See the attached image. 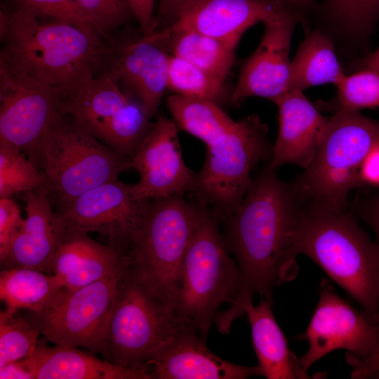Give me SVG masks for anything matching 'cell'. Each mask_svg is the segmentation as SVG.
I'll return each instance as SVG.
<instances>
[{"label":"cell","mask_w":379,"mask_h":379,"mask_svg":"<svg viewBox=\"0 0 379 379\" xmlns=\"http://www.w3.org/2000/svg\"><path fill=\"white\" fill-rule=\"evenodd\" d=\"M290 13H293L279 0H195L173 25L157 31L190 30L217 38H241L255 24Z\"/></svg>","instance_id":"cell-18"},{"label":"cell","mask_w":379,"mask_h":379,"mask_svg":"<svg viewBox=\"0 0 379 379\" xmlns=\"http://www.w3.org/2000/svg\"><path fill=\"white\" fill-rule=\"evenodd\" d=\"M350 366L352 368V378H379V343L369 357L354 361Z\"/></svg>","instance_id":"cell-41"},{"label":"cell","mask_w":379,"mask_h":379,"mask_svg":"<svg viewBox=\"0 0 379 379\" xmlns=\"http://www.w3.org/2000/svg\"><path fill=\"white\" fill-rule=\"evenodd\" d=\"M359 65L361 69H369L379 74V48L366 56Z\"/></svg>","instance_id":"cell-45"},{"label":"cell","mask_w":379,"mask_h":379,"mask_svg":"<svg viewBox=\"0 0 379 379\" xmlns=\"http://www.w3.org/2000/svg\"><path fill=\"white\" fill-rule=\"evenodd\" d=\"M207 208L183 195L152 199L130 248L144 282L171 307L184 255Z\"/></svg>","instance_id":"cell-9"},{"label":"cell","mask_w":379,"mask_h":379,"mask_svg":"<svg viewBox=\"0 0 379 379\" xmlns=\"http://www.w3.org/2000/svg\"><path fill=\"white\" fill-rule=\"evenodd\" d=\"M32 161L43 172L50 197L60 211L86 192L118 180L131 167L125 159L60 113Z\"/></svg>","instance_id":"cell-7"},{"label":"cell","mask_w":379,"mask_h":379,"mask_svg":"<svg viewBox=\"0 0 379 379\" xmlns=\"http://www.w3.org/2000/svg\"><path fill=\"white\" fill-rule=\"evenodd\" d=\"M18 312L0 313V367L30 356L39 342V328Z\"/></svg>","instance_id":"cell-33"},{"label":"cell","mask_w":379,"mask_h":379,"mask_svg":"<svg viewBox=\"0 0 379 379\" xmlns=\"http://www.w3.org/2000/svg\"><path fill=\"white\" fill-rule=\"evenodd\" d=\"M46 187L43 172L21 150L0 144V198Z\"/></svg>","instance_id":"cell-32"},{"label":"cell","mask_w":379,"mask_h":379,"mask_svg":"<svg viewBox=\"0 0 379 379\" xmlns=\"http://www.w3.org/2000/svg\"><path fill=\"white\" fill-rule=\"evenodd\" d=\"M347 74L331 36L320 29L308 33L291 60L290 90L322 84L337 86Z\"/></svg>","instance_id":"cell-26"},{"label":"cell","mask_w":379,"mask_h":379,"mask_svg":"<svg viewBox=\"0 0 379 379\" xmlns=\"http://www.w3.org/2000/svg\"><path fill=\"white\" fill-rule=\"evenodd\" d=\"M194 1L160 0L156 13L158 23L157 30L166 28L173 25L182 13Z\"/></svg>","instance_id":"cell-39"},{"label":"cell","mask_w":379,"mask_h":379,"mask_svg":"<svg viewBox=\"0 0 379 379\" xmlns=\"http://www.w3.org/2000/svg\"><path fill=\"white\" fill-rule=\"evenodd\" d=\"M60 113L54 90L0 62V144L19 149L32 161Z\"/></svg>","instance_id":"cell-13"},{"label":"cell","mask_w":379,"mask_h":379,"mask_svg":"<svg viewBox=\"0 0 379 379\" xmlns=\"http://www.w3.org/2000/svg\"><path fill=\"white\" fill-rule=\"evenodd\" d=\"M271 305L264 298L254 305L250 298L242 307L250 323L252 343L262 376L267 379L311 378L299 358L288 348Z\"/></svg>","instance_id":"cell-24"},{"label":"cell","mask_w":379,"mask_h":379,"mask_svg":"<svg viewBox=\"0 0 379 379\" xmlns=\"http://www.w3.org/2000/svg\"><path fill=\"white\" fill-rule=\"evenodd\" d=\"M64 287L53 274L27 267H15L0 272V298L6 311L39 312L47 307Z\"/></svg>","instance_id":"cell-27"},{"label":"cell","mask_w":379,"mask_h":379,"mask_svg":"<svg viewBox=\"0 0 379 379\" xmlns=\"http://www.w3.org/2000/svg\"><path fill=\"white\" fill-rule=\"evenodd\" d=\"M10 1L15 5L28 7L44 16L67 21L98 36L74 0Z\"/></svg>","instance_id":"cell-36"},{"label":"cell","mask_w":379,"mask_h":379,"mask_svg":"<svg viewBox=\"0 0 379 379\" xmlns=\"http://www.w3.org/2000/svg\"><path fill=\"white\" fill-rule=\"evenodd\" d=\"M0 379H34L22 359L7 363L0 367Z\"/></svg>","instance_id":"cell-42"},{"label":"cell","mask_w":379,"mask_h":379,"mask_svg":"<svg viewBox=\"0 0 379 379\" xmlns=\"http://www.w3.org/2000/svg\"><path fill=\"white\" fill-rule=\"evenodd\" d=\"M361 184L379 185V143L366 154L359 168Z\"/></svg>","instance_id":"cell-40"},{"label":"cell","mask_w":379,"mask_h":379,"mask_svg":"<svg viewBox=\"0 0 379 379\" xmlns=\"http://www.w3.org/2000/svg\"><path fill=\"white\" fill-rule=\"evenodd\" d=\"M378 143V121L359 111L335 110L312 162L290 183L298 203L346 210L349 193L361 185L360 166Z\"/></svg>","instance_id":"cell-5"},{"label":"cell","mask_w":379,"mask_h":379,"mask_svg":"<svg viewBox=\"0 0 379 379\" xmlns=\"http://www.w3.org/2000/svg\"><path fill=\"white\" fill-rule=\"evenodd\" d=\"M167 107L178 127L206 146L235 122L221 107L204 99L173 93L167 98Z\"/></svg>","instance_id":"cell-28"},{"label":"cell","mask_w":379,"mask_h":379,"mask_svg":"<svg viewBox=\"0 0 379 379\" xmlns=\"http://www.w3.org/2000/svg\"><path fill=\"white\" fill-rule=\"evenodd\" d=\"M314 10L333 29L357 41L366 39L379 20V0H317Z\"/></svg>","instance_id":"cell-31"},{"label":"cell","mask_w":379,"mask_h":379,"mask_svg":"<svg viewBox=\"0 0 379 379\" xmlns=\"http://www.w3.org/2000/svg\"><path fill=\"white\" fill-rule=\"evenodd\" d=\"M131 262L130 255L98 243L86 233L67 229L51 270L64 287L75 289L118 274Z\"/></svg>","instance_id":"cell-22"},{"label":"cell","mask_w":379,"mask_h":379,"mask_svg":"<svg viewBox=\"0 0 379 379\" xmlns=\"http://www.w3.org/2000/svg\"><path fill=\"white\" fill-rule=\"evenodd\" d=\"M279 111V131L268 167L286 164L306 168L312 162L328 119L306 98L292 89L273 101Z\"/></svg>","instance_id":"cell-19"},{"label":"cell","mask_w":379,"mask_h":379,"mask_svg":"<svg viewBox=\"0 0 379 379\" xmlns=\"http://www.w3.org/2000/svg\"><path fill=\"white\" fill-rule=\"evenodd\" d=\"M46 340H39L22 359L34 379H152L147 371L120 366L75 347H50Z\"/></svg>","instance_id":"cell-23"},{"label":"cell","mask_w":379,"mask_h":379,"mask_svg":"<svg viewBox=\"0 0 379 379\" xmlns=\"http://www.w3.org/2000/svg\"><path fill=\"white\" fill-rule=\"evenodd\" d=\"M182 331L172 307L131 263L117 283L98 354L114 364L146 371L152 357Z\"/></svg>","instance_id":"cell-6"},{"label":"cell","mask_w":379,"mask_h":379,"mask_svg":"<svg viewBox=\"0 0 379 379\" xmlns=\"http://www.w3.org/2000/svg\"><path fill=\"white\" fill-rule=\"evenodd\" d=\"M146 371L155 379H245L262 376L258 366H245L224 360L211 352L198 334L182 331L147 363Z\"/></svg>","instance_id":"cell-20"},{"label":"cell","mask_w":379,"mask_h":379,"mask_svg":"<svg viewBox=\"0 0 379 379\" xmlns=\"http://www.w3.org/2000/svg\"><path fill=\"white\" fill-rule=\"evenodd\" d=\"M300 205L290 183L268 166L253 179L239 208L224 220V242L234 256L241 288L222 319L232 324L258 293L273 304L272 293L298 271L296 243Z\"/></svg>","instance_id":"cell-1"},{"label":"cell","mask_w":379,"mask_h":379,"mask_svg":"<svg viewBox=\"0 0 379 379\" xmlns=\"http://www.w3.org/2000/svg\"><path fill=\"white\" fill-rule=\"evenodd\" d=\"M125 269L79 288L63 287L44 309L29 311L28 319L55 345L99 353L117 283Z\"/></svg>","instance_id":"cell-10"},{"label":"cell","mask_w":379,"mask_h":379,"mask_svg":"<svg viewBox=\"0 0 379 379\" xmlns=\"http://www.w3.org/2000/svg\"><path fill=\"white\" fill-rule=\"evenodd\" d=\"M151 201L136 198L132 185L115 180L86 192L60 213L68 230L99 233L107 246L130 255L132 241Z\"/></svg>","instance_id":"cell-12"},{"label":"cell","mask_w":379,"mask_h":379,"mask_svg":"<svg viewBox=\"0 0 379 379\" xmlns=\"http://www.w3.org/2000/svg\"><path fill=\"white\" fill-rule=\"evenodd\" d=\"M170 54L140 33L109 44L102 71L111 73L152 118L168 85Z\"/></svg>","instance_id":"cell-16"},{"label":"cell","mask_w":379,"mask_h":379,"mask_svg":"<svg viewBox=\"0 0 379 379\" xmlns=\"http://www.w3.org/2000/svg\"><path fill=\"white\" fill-rule=\"evenodd\" d=\"M25 220L15 200L11 197L0 198V260L7 255Z\"/></svg>","instance_id":"cell-37"},{"label":"cell","mask_w":379,"mask_h":379,"mask_svg":"<svg viewBox=\"0 0 379 379\" xmlns=\"http://www.w3.org/2000/svg\"><path fill=\"white\" fill-rule=\"evenodd\" d=\"M219 220L206 208L184 255L172 309L182 331L206 340L218 310L232 303L241 288L235 259L226 247Z\"/></svg>","instance_id":"cell-4"},{"label":"cell","mask_w":379,"mask_h":379,"mask_svg":"<svg viewBox=\"0 0 379 379\" xmlns=\"http://www.w3.org/2000/svg\"><path fill=\"white\" fill-rule=\"evenodd\" d=\"M74 1L104 41H109L114 32L134 18L128 0Z\"/></svg>","instance_id":"cell-35"},{"label":"cell","mask_w":379,"mask_h":379,"mask_svg":"<svg viewBox=\"0 0 379 379\" xmlns=\"http://www.w3.org/2000/svg\"><path fill=\"white\" fill-rule=\"evenodd\" d=\"M151 119L140 102L129 93L126 103L105 125L97 139L131 161L153 126Z\"/></svg>","instance_id":"cell-29"},{"label":"cell","mask_w":379,"mask_h":379,"mask_svg":"<svg viewBox=\"0 0 379 379\" xmlns=\"http://www.w3.org/2000/svg\"><path fill=\"white\" fill-rule=\"evenodd\" d=\"M303 338L308 348L299 360L305 371L337 350L347 352L349 364L364 360L374 352L379 343V324L369 320L322 279L319 301Z\"/></svg>","instance_id":"cell-11"},{"label":"cell","mask_w":379,"mask_h":379,"mask_svg":"<svg viewBox=\"0 0 379 379\" xmlns=\"http://www.w3.org/2000/svg\"><path fill=\"white\" fill-rule=\"evenodd\" d=\"M22 194L25 224L0 260L1 270L27 267L52 274V259L67 233L66 221L61 213L53 211L46 187Z\"/></svg>","instance_id":"cell-17"},{"label":"cell","mask_w":379,"mask_h":379,"mask_svg":"<svg viewBox=\"0 0 379 379\" xmlns=\"http://www.w3.org/2000/svg\"><path fill=\"white\" fill-rule=\"evenodd\" d=\"M364 218L371 227L377 237L376 243L379 246V199L373 200L362 209Z\"/></svg>","instance_id":"cell-44"},{"label":"cell","mask_w":379,"mask_h":379,"mask_svg":"<svg viewBox=\"0 0 379 379\" xmlns=\"http://www.w3.org/2000/svg\"><path fill=\"white\" fill-rule=\"evenodd\" d=\"M296 246L379 324V246L350 213L300 205Z\"/></svg>","instance_id":"cell-3"},{"label":"cell","mask_w":379,"mask_h":379,"mask_svg":"<svg viewBox=\"0 0 379 379\" xmlns=\"http://www.w3.org/2000/svg\"><path fill=\"white\" fill-rule=\"evenodd\" d=\"M54 91L60 112L95 138L129 95L107 71L88 73Z\"/></svg>","instance_id":"cell-21"},{"label":"cell","mask_w":379,"mask_h":379,"mask_svg":"<svg viewBox=\"0 0 379 379\" xmlns=\"http://www.w3.org/2000/svg\"><path fill=\"white\" fill-rule=\"evenodd\" d=\"M268 128L256 114L235 121L206 146L204 164L192 192L219 222L239 208L253 179L251 172L260 161L272 157Z\"/></svg>","instance_id":"cell-8"},{"label":"cell","mask_w":379,"mask_h":379,"mask_svg":"<svg viewBox=\"0 0 379 379\" xmlns=\"http://www.w3.org/2000/svg\"><path fill=\"white\" fill-rule=\"evenodd\" d=\"M134 18L138 23L140 33L149 36L158 29L154 0H128Z\"/></svg>","instance_id":"cell-38"},{"label":"cell","mask_w":379,"mask_h":379,"mask_svg":"<svg viewBox=\"0 0 379 379\" xmlns=\"http://www.w3.org/2000/svg\"><path fill=\"white\" fill-rule=\"evenodd\" d=\"M173 119L159 116L132 158L131 164L140 174L132 185L138 199H158L192 192L197 173L185 164Z\"/></svg>","instance_id":"cell-14"},{"label":"cell","mask_w":379,"mask_h":379,"mask_svg":"<svg viewBox=\"0 0 379 379\" xmlns=\"http://www.w3.org/2000/svg\"><path fill=\"white\" fill-rule=\"evenodd\" d=\"M167 89L173 93L230 105L232 91L225 79L172 55H169Z\"/></svg>","instance_id":"cell-30"},{"label":"cell","mask_w":379,"mask_h":379,"mask_svg":"<svg viewBox=\"0 0 379 379\" xmlns=\"http://www.w3.org/2000/svg\"><path fill=\"white\" fill-rule=\"evenodd\" d=\"M336 86V98L331 104L335 110L379 107V74L374 71L361 69L346 74Z\"/></svg>","instance_id":"cell-34"},{"label":"cell","mask_w":379,"mask_h":379,"mask_svg":"<svg viewBox=\"0 0 379 379\" xmlns=\"http://www.w3.org/2000/svg\"><path fill=\"white\" fill-rule=\"evenodd\" d=\"M145 36L159 44L170 55L225 79L234 65L235 50L241 39L217 38L190 30L171 33L157 31Z\"/></svg>","instance_id":"cell-25"},{"label":"cell","mask_w":379,"mask_h":379,"mask_svg":"<svg viewBox=\"0 0 379 379\" xmlns=\"http://www.w3.org/2000/svg\"><path fill=\"white\" fill-rule=\"evenodd\" d=\"M300 18L293 13L267 21L255 51L243 63L230 102L258 96L273 102L290 91L292 35Z\"/></svg>","instance_id":"cell-15"},{"label":"cell","mask_w":379,"mask_h":379,"mask_svg":"<svg viewBox=\"0 0 379 379\" xmlns=\"http://www.w3.org/2000/svg\"><path fill=\"white\" fill-rule=\"evenodd\" d=\"M13 5L7 26L0 33L1 62L53 90L102 70L109 44L98 36L67 21Z\"/></svg>","instance_id":"cell-2"},{"label":"cell","mask_w":379,"mask_h":379,"mask_svg":"<svg viewBox=\"0 0 379 379\" xmlns=\"http://www.w3.org/2000/svg\"><path fill=\"white\" fill-rule=\"evenodd\" d=\"M286 8L298 15L305 25L306 15L314 10L317 0H279Z\"/></svg>","instance_id":"cell-43"}]
</instances>
